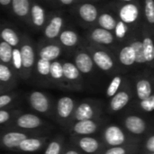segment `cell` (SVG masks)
<instances>
[{"label":"cell","mask_w":154,"mask_h":154,"mask_svg":"<svg viewBox=\"0 0 154 154\" xmlns=\"http://www.w3.org/2000/svg\"><path fill=\"white\" fill-rule=\"evenodd\" d=\"M32 17L34 25L41 27L44 23V10L39 5H34L32 8Z\"/></svg>","instance_id":"cell-28"},{"label":"cell","mask_w":154,"mask_h":154,"mask_svg":"<svg viewBox=\"0 0 154 154\" xmlns=\"http://www.w3.org/2000/svg\"><path fill=\"white\" fill-rule=\"evenodd\" d=\"M11 78L12 72L10 69L4 64H0V81L7 82L11 79Z\"/></svg>","instance_id":"cell-39"},{"label":"cell","mask_w":154,"mask_h":154,"mask_svg":"<svg viewBox=\"0 0 154 154\" xmlns=\"http://www.w3.org/2000/svg\"><path fill=\"white\" fill-rule=\"evenodd\" d=\"M42 140L38 138H26L18 146V148L25 152H33L38 151L42 145Z\"/></svg>","instance_id":"cell-19"},{"label":"cell","mask_w":154,"mask_h":154,"mask_svg":"<svg viewBox=\"0 0 154 154\" xmlns=\"http://www.w3.org/2000/svg\"><path fill=\"white\" fill-rule=\"evenodd\" d=\"M145 17L150 23H154V3L153 0H145Z\"/></svg>","instance_id":"cell-34"},{"label":"cell","mask_w":154,"mask_h":154,"mask_svg":"<svg viewBox=\"0 0 154 154\" xmlns=\"http://www.w3.org/2000/svg\"><path fill=\"white\" fill-rule=\"evenodd\" d=\"M50 76L56 80H60L63 78L62 73V64L59 61L51 62L50 67Z\"/></svg>","instance_id":"cell-31"},{"label":"cell","mask_w":154,"mask_h":154,"mask_svg":"<svg viewBox=\"0 0 154 154\" xmlns=\"http://www.w3.org/2000/svg\"><path fill=\"white\" fill-rule=\"evenodd\" d=\"M1 37L3 39V42H5L12 47H15L19 43L18 35L11 28H5L1 32Z\"/></svg>","instance_id":"cell-24"},{"label":"cell","mask_w":154,"mask_h":154,"mask_svg":"<svg viewBox=\"0 0 154 154\" xmlns=\"http://www.w3.org/2000/svg\"><path fill=\"white\" fill-rule=\"evenodd\" d=\"M145 147H146L147 151H149L151 153L154 152V136L152 135V136L147 140V142H146V143H145Z\"/></svg>","instance_id":"cell-43"},{"label":"cell","mask_w":154,"mask_h":154,"mask_svg":"<svg viewBox=\"0 0 154 154\" xmlns=\"http://www.w3.org/2000/svg\"><path fill=\"white\" fill-rule=\"evenodd\" d=\"M94 116V109L88 103H81L75 110L74 117L77 121L91 120Z\"/></svg>","instance_id":"cell-12"},{"label":"cell","mask_w":154,"mask_h":154,"mask_svg":"<svg viewBox=\"0 0 154 154\" xmlns=\"http://www.w3.org/2000/svg\"><path fill=\"white\" fill-rule=\"evenodd\" d=\"M121 83H122L121 77H119V76L115 77L111 80V82H110V84H109V86H108V88L106 89V96L108 97H114L118 92V89H119V88L121 86Z\"/></svg>","instance_id":"cell-32"},{"label":"cell","mask_w":154,"mask_h":154,"mask_svg":"<svg viewBox=\"0 0 154 154\" xmlns=\"http://www.w3.org/2000/svg\"><path fill=\"white\" fill-rule=\"evenodd\" d=\"M91 38L95 42L101 44H110L114 41V37L111 32L103 28L95 29L91 33Z\"/></svg>","instance_id":"cell-16"},{"label":"cell","mask_w":154,"mask_h":154,"mask_svg":"<svg viewBox=\"0 0 154 154\" xmlns=\"http://www.w3.org/2000/svg\"><path fill=\"white\" fill-rule=\"evenodd\" d=\"M143 42V55L146 62H151L154 59V47L152 40L150 37H144Z\"/></svg>","instance_id":"cell-26"},{"label":"cell","mask_w":154,"mask_h":154,"mask_svg":"<svg viewBox=\"0 0 154 154\" xmlns=\"http://www.w3.org/2000/svg\"><path fill=\"white\" fill-rule=\"evenodd\" d=\"M98 23L103 29L111 32L112 30L115 29L116 24V21L111 14H102L98 18Z\"/></svg>","instance_id":"cell-27"},{"label":"cell","mask_w":154,"mask_h":154,"mask_svg":"<svg viewBox=\"0 0 154 154\" xmlns=\"http://www.w3.org/2000/svg\"><path fill=\"white\" fill-rule=\"evenodd\" d=\"M97 129V125L96 122L91 120L78 121L73 125V132L79 135H89L93 134Z\"/></svg>","instance_id":"cell-10"},{"label":"cell","mask_w":154,"mask_h":154,"mask_svg":"<svg viewBox=\"0 0 154 154\" xmlns=\"http://www.w3.org/2000/svg\"><path fill=\"white\" fill-rule=\"evenodd\" d=\"M103 137L106 143L113 147L122 145L126 140L125 134L123 130L119 126L115 125H111L105 129Z\"/></svg>","instance_id":"cell-1"},{"label":"cell","mask_w":154,"mask_h":154,"mask_svg":"<svg viewBox=\"0 0 154 154\" xmlns=\"http://www.w3.org/2000/svg\"><path fill=\"white\" fill-rule=\"evenodd\" d=\"M60 48L57 45H47L40 51V58L51 61L60 55Z\"/></svg>","instance_id":"cell-20"},{"label":"cell","mask_w":154,"mask_h":154,"mask_svg":"<svg viewBox=\"0 0 154 154\" xmlns=\"http://www.w3.org/2000/svg\"><path fill=\"white\" fill-rule=\"evenodd\" d=\"M123 1H125V2H130V1H133V0H123Z\"/></svg>","instance_id":"cell-47"},{"label":"cell","mask_w":154,"mask_h":154,"mask_svg":"<svg viewBox=\"0 0 154 154\" xmlns=\"http://www.w3.org/2000/svg\"><path fill=\"white\" fill-rule=\"evenodd\" d=\"M65 154H79L77 151H74V150H69L68 152H66Z\"/></svg>","instance_id":"cell-46"},{"label":"cell","mask_w":154,"mask_h":154,"mask_svg":"<svg viewBox=\"0 0 154 154\" xmlns=\"http://www.w3.org/2000/svg\"><path fill=\"white\" fill-rule=\"evenodd\" d=\"M115 32H116V36L119 39H123L127 31H128V27H127V24L125 23L124 22L122 21H119L118 23H116V27H115Z\"/></svg>","instance_id":"cell-35"},{"label":"cell","mask_w":154,"mask_h":154,"mask_svg":"<svg viewBox=\"0 0 154 154\" xmlns=\"http://www.w3.org/2000/svg\"><path fill=\"white\" fill-rule=\"evenodd\" d=\"M125 128L134 134H143L146 130L145 121L137 116H129L125 118Z\"/></svg>","instance_id":"cell-3"},{"label":"cell","mask_w":154,"mask_h":154,"mask_svg":"<svg viewBox=\"0 0 154 154\" xmlns=\"http://www.w3.org/2000/svg\"><path fill=\"white\" fill-rule=\"evenodd\" d=\"M136 94L140 100L148 98L152 95V85L147 79H140L136 83Z\"/></svg>","instance_id":"cell-18"},{"label":"cell","mask_w":154,"mask_h":154,"mask_svg":"<svg viewBox=\"0 0 154 154\" xmlns=\"http://www.w3.org/2000/svg\"><path fill=\"white\" fill-rule=\"evenodd\" d=\"M51 62V61H49V60H46L40 58L37 61V71H38V73L42 76H49L50 75Z\"/></svg>","instance_id":"cell-33"},{"label":"cell","mask_w":154,"mask_h":154,"mask_svg":"<svg viewBox=\"0 0 154 154\" xmlns=\"http://www.w3.org/2000/svg\"><path fill=\"white\" fill-rule=\"evenodd\" d=\"M20 50L22 58V67L24 69H30L34 63V52L33 49L29 44H24Z\"/></svg>","instance_id":"cell-14"},{"label":"cell","mask_w":154,"mask_h":154,"mask_svg":"<svg viewBox=\"0 0 154 154\" xmlns=\"http://www.w3.org/2000/svg\"><path fill=\"white\" fill-rule=\"evenodd\" d=\"M27 136L23 133L20 132H10L5 134L2 139L1 142L4 146H5L8 149H14V148H18L19 144L26 139Z\"/></svg>","instance_id":"cell-8"},{"label":"cell","mask_w":154,"mask_h":154,"mask_svg":"<svg viewBox=\"0 0 154 154\" xmlns=\"http://www.w3.org/2000/svg\"><path fill=\"white\" fill-rule=\"evenodd\" d=\"M93 65L94 62L92 60V57L86 52H80L75 58V66L80 73L88 74L91 72Z\"/></svg>","instance_id":"cell-7"},{"label":"cell","mask_w":154,"mask_h":154,"mask_svg":"<svg viewBox=\"0 0 154 154\" xmlns=\"http://www.w3.org/2000/svg\"><path fill=\"white\" fill-rule=\"evenodd\" d=\"M119 60L125 66H132L135 63V54L130 45L125 46L121 50L119 54Z\"/></svg>","instance_id":"cell-21"},{"label":"cell","mask_w":154,"mask_h":154,"mask_svg":"<svg viewBox=\"0 0 154 154\" xmlns=\"http://www.w3.org/2000/svg\"><path fill=\"white\" fill-rule=\"evenodd\" d=\"M126 150L120 146H116L113 148L108 149L105 154H126Z\"/></svg>","instance_id":"cell-41"},{"label":"cell","mask_w":154,"mask_h":154,"mask_svg":"<svg viewBox=\"0 0 154 154\" xmlns=\"http://www.w3.org/2000/svg\"><path fill=\"white\" fill-rule=\"evenodd\" d=\"M79 146L86 153H94L99 149V143L95 138L86 136L79 139Z\"/></svg>","instance_id":"cell-17"},{"label":"cell","mask_w":154,"mask_h":154,"mask_svg":"<svg viewBox=\"0 0 154 154\" xmlns=\"http://www.w3.org/2000/svg\"><path fill=\"white\" fill-rule=\"evenodd\" d=\"M130 100V96L126 91L117 92L114 97H112L109 107L113 112H118L127 106Z\"/></svg>","instance_id":"cell-11"},{"label":"cell","mask_w":154,"mask_h":154,"mask_svg":"<svg viewBox=\"0 0 154 154\" xmlns=\"http://www.w3.org/2000/svg\"><path fill=\"white\" fill-rule=\"evenodd\" d=\"M151 154H154V153H153V152H152V153H151Z\"/></svg>","instance_id":"cell-48"},{"label":"cell","mask_w":154,"mask_h":154,"mask_svg":"<svg viewBox=\"0 0 154 154\" xmlns=\"http://www.w3.org/2000/svg\"><path fill=\"white\" fill-rule=\"evenodd\" d=\"M12 7L14 14L19 17H24L30 10L29 0H12Z\"/></svg>","instance_id":"cell-22"},{"label":"cell","mask_w":154,"mask_h":154,"mask_svg":"<svg viewBox=\"0 0 154 154\" xmlns=\"http://www.w3.org/2000/svg\"><path fill=\"white\" fill-rule=\"evenodd\" d=\"M79 13V16L88 23L94 22L98 14L97 7L92 4H83L82 5H80Z\"/></svg>","instance_id":"cell-15"},{"label":"cell","mask_w":154,"mask_h":154,"mask_svg":"<svg viewBox=\"0 0 154 154\" xmlns=\"http://www.w3.org/2000/svg\"><path fill=\"white\" fill-rule=\"evenodd\" d=\"M93 62L102 70H110L114 66V61L112 58L103 51H97L93 54Z\"/></svg>","instance_id":"cell-9"},{"label":"cell","mask_w":154,"mask_h":154,"mask_svg":"<svg viewBox=\"0 0 154 154\" xmlns=\"http://www.w3.org/2000/svg\"><path fill=\"white\" fill-rule=\"evenodd\" d=\"M62 23H63V20L60 16L53 17L51 20L50 23L45 28V31H44L45 36L49 39H53V38L57 37L60 32Z\"/></svg>","instance_id":"cell-13"},{"label":"cell","mask_w":154,"mask_h":154,"mask_svg":"<svg viewBox=\"0 0 154 154\" xmlns=\"http://www.w3.org/2000/svg\"><path fill=\"white\" fill-rule=\"evenodd\" d=\"M13 100V97L10 95H0V109L9 105Z\"/></svg>","instance_id":"cell-40"},{"label":"cell","mask_w":154,"mask_h":154,"mask_svg":"<svg viewBox=\"0 0 154 154\" xmlns=\"http://www.w3.org/2000/svg\"><path fill=\"white\" fill-rule=\"evenodd\" d=\"M63 5H70L72 2H73V0H60Z\"/></svg>","instance_id":"cell-45"},{"label":"cell","mask_w":154,"mask_h":154,"mask_svg":"<svg viewBox=\"0 0 154 154\" xmlns=\"http://www.w3.org/2000/svg\"><path fill=\"white\" fill-rule=\"evenodd\" d=\"M12 0H0V5H8Z\"/></svg>","instance_id":"cell-44"},{"label":"cell","mask_w":154,"mask_h":154,"mask_svg":"<svg viewBox=\"0 0 154 154\" xmlns=\"http://www.w3.org/2000/svg\"><path fill=\"white\" fill-rule=\"evenodd\" d=\"M30 106L38 113H46L50 107L48 97L40 91H33L29 96Z\"/></svg>","instance_id":"cell-2"},{"label":"cell","mask_w":154,"mask_h":154,"mask_svg":"<svg viewBox=\"0 0 154 154\" xmlns=\"http://www.w3.org/2000/svg\"><path fill=\"white\" fill-rule=\"evenodd\" d=\"M61 144L58 141H52L45 150L44 154H60Z\"/></svg>","instance_id":"cell-38"},{"label":"cell","mask_w":154,"mask_h":154,"mask_svg":"<svg viewBox=\"0 0 154 154\" xmlns=\"http://www.w3.org/2000/svg\"><path fill=\"white\" fill-rule=\"evenodd\" d=\"M60 40L63 45L67 47H72L78 42V34L73 31L67 30L60 33Z\"/></svg>","instance_id":"cell-25"},{"label":"cell","mask_w":154,"mask_h":154,"mask_svg":"<svg viewBox=\"0 0 154 154\" xmlns=\"http://www.w3.org/2000/svg\"><path fill=\"white\" fill-rule=\"evenodd\" d=\"M10 117H11V115L9 112L0 109V125L6 123L10 119Z\"/></svg>","instance_id":"cell-42"},{"label":"cell","mask_w":154,"mask_h":154,"mask_svg":"<svg viewBox=\"0 0 154 154\" xmlns=\"http://www.w3.org/2000/svg\"><path fill=\"white\" fill-rule=\"evenodd\" d=\"M130 46L133 48L134 54H135V63L143 64L145 63V59L143 55V42L141 41H134L133 42Z\"/></svg>","instance_id":"cell-29"},{"label":"cell","mask_w":154,"mask_h":154,"mask_svg":"<svg viewBox=\"0 0 154 154\" xmlns=\"http://www.w3.org/2000/svg\"><path fill=\"white\" fill-rule=\"evenodd\" d=\"M12 52H13V47L10 46L5 42H0V60L8 63L12 60Z\"/></svg>","instance_id":"cell-30"},{"label":"cell","mask_w":154,"mask_h":154,"mask_svg":"<svg viewBox=\"0 0 154 154\" xmlns=\"http://www.w3.org/2000/svg\"><path fill=\"white\" fill-rule=\"evenodd\" d=\"M119 16L125 23H133L139 16V9L134 4H126L120 9Z\"/></svg>","instance_id":"cell-6"},{"label":"cell","mask_w":154,"mask_h":154,"mask_svg":"<svg viewBox=\"0 0 154 154\" xmlns=\"http://www.w3.org/2000/svg\"><path fill=\"white\" fill-rule=\"evenodd\" d=\"M12 62L15 69H21L22 67V58H21V53L19 49H13L12 52Z\"/></svg>","instance_id":"cell-37"},{"label":"cell","mask_w":154,"mask_h":154,"mask_svg":"<svg viewBox=\"0 0 154 154\" xmlns=\"http://www.w3.org/2000/svg\"><path fill=\"white\" fill-rule=\"evenodd\" d=\"M16 125L23 129H34L42 125V122L41 118L32 114H24L20 116L16 122Z\"/></svg>","instance_id":"cell-5"},{"label":"cell","mask_w":154,"mask_h":154,"mask_svg":"<svg viewBox=\"0 0 154 154\" xmlns=\"http://www.w3.org/2000/svg\"><path fill=\"white\" fill-rule=\"evenodd\" d=\"M62 73H63V78L70 81H74L78 79L80 74L75 64L71 62H65L64 64H62Z\"/></svg>","instance_id":"cell-23"},{"label":"cell","mask_w":154,"mask_h":154,"mask_svg":"<svg viewBox=\"0 0 154 154\" xmlns=\"http://www.w3.org/2000/svg\"><path fill=\"white\" fill-rule=\"evenodd\" d=\"M140 106L142 107L143 110H144L145 112L151 113L152 112L154 109V96L152 95L151 97H149L146 99L141 100L140 102Z\"/></svg>","instance_id":"cell-36"},{"label":"cell","mask_w":154,"mask_h":154,"mask_svg":"<svg viewBox=\"0 0 154 154\" xmlns=\"http://www.w3.org/2000/svg\"><path fill=\"white\" fill-rule=\"evenodd\" d=\"M75 106V101L70 97H62L57 103V114L60 118L67 119L72 114Z\"/></svg>","instance_id":"cell-4"}]
</instances>
